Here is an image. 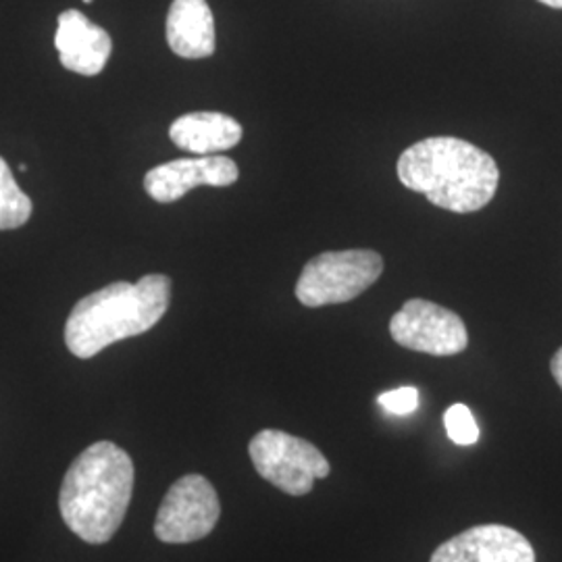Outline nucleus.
Instances as JSON below:
<instances>
[{"label": "nucleus", "mask_w": 562, "mask_h": 562, "mask_svg": "<svg viewBox=\"0 0 562 562\" xmlns=\"http://www.w3.org/2000/svg\"><path fill=\"white\" fill-rule=\"evenodd\" d=\"M398 180L452 213H475L496 196L501 169L471 142L436 136L408 146L398 159Z\"/></svg>", "instance_id": "nucleus-1"}, {"label": "nucleus", "mask_w": 562, "mask_h": 562, "mask_svg": "<svg viewBox=\"0 0 562 562\" xmlns=\"http://www.w3.org/2000/svg\"><path fill=\"white\" fill-rule=\"evenodd\" d=\"M134 492V462L111 442L88 446L60 485L65 525L88 543H106L125 519Z\"/></svg>", "instance_id": "nucleus-2"}, {"label": "nucleus", "mask_w": 562, "mask_h": 562, "mask_svg": "<svg viewBox=\"0 0 562 562\" xmlns=\"http://www.w3.org/2000/svg\"><path fill=\"white\" fill-rule=\"evenodd\" d=\"M171 302V280L161 273L115 281L81 299L65 323V344L78 359H92L115 341L134 338L161 322Z\"/></svg>", "instance_id": "nucleus-3"}, {"label": "nucleus", "mask_w": 562, "mask_h": 562, "mask_svg": "<svg viewBox=\"0 0 562 562\" xmlns=\"http://www.w3.org/2000/svg\"><path fill=\"white\" fill-rule=\"evenodd\" d=\"M383 273L375 250H331L313 257L302 269L296 299L308 308L344 304L359 299Z\"/></svg>", "instance_id": "nucleus-4"}, {"label": "nucleus", "mask_w": 562, "mask_h": 562, "mask_svg": "<svg viewBox=\"0 0 562 562\" xmlns=\"http://www.w3.org/2000/svg\"><path fill=\"white\" fill-rule=\"evenodd\" d=\"M248 454L262 480L288 496H306L317 480L329 475V461L317 446L280 429L259 431Z\"/></svg>", "instance_id": "nucleus-5"}, {"label": "nucleus", "mask_w": 562, "mask_h": 562, "mask_svg": "<svg viewBox=\"0 0 562 562\" xmlns=\"http://www.w3.org/2000/svg\"><path fill=\"white\" fill-rule=\"evenodd\" d=\"M222 517L220 496L202 475H183L162 498L155 536L165 543L199 542L206 538Z\"/></svg>", "instance_id": "nucleus-6"}, {"label": "nucleus", "mask_w": 562, "mask_h": 562, "mask_svg": "<svg viewBox=\"0 0 562 562\" xmlns=\"http://www.w3.org/2000/svg\"><path fill=\"white\" fill-rule=\"evenodd\" d=\"M390 336L402 348L431 357H454L469 346V331L461 317L423 299L402 304L390 322Z\"/></svg>", "instance_id": "nucleus-7"}, {"label": "nucleus", "mask_w": 562, "mask_h": 562, "mask_svg": "<svg viewBox=\"0 0 562 562\" xmlns=\"http://www.w3.org/2000/svg\"><path fill=\"white\" fill-rule=\"evenodd\" d=\"M240 178L238 165L229 157L209 155L199 159H176L150 169L144 178V188L153 201L169 204L180 201L192 188L213 186L225 188Z\"/></svg>", "instance_id": "nucleus-8"}, {"label": "nucleus", "mask_w": 562, "mask_h": 562, "mask_svg": "<svg viewBox=\"0 0 562 562\" xmlns=\"http://www.w3.org/2000/svg\"><path fill=\"white\" fill-rule=\"evenodd\" d=\"M429 562H536V550L513 527L477 525L438 546Z\"/></svg>", "instance_id": "nucleus-9"}, {"label": "nucleus", "mask_w": 562, "mask_h": 562, "mask_svg": "<svg viewBox=\"0 0 562 562\" xmlns=\"http://www.w3.org/2000/svg\"><path fill=\"white\" fill-rule=\"evenodd\" d=\"M60 65L80 76H99L113 50L106 30L94 25L83 13L69 9L59 15L55 36Z\"/></svg>", "instance_id": "nucleus-10"}, {"label": "nucleus", "mask_w": 562, "mask_h": 562, "mask_svg": "<svg viewBox=\"0 0 562 562\" xmlns=\"http://www.w3.org/2000/svg\"><path fill=\"white\" fill-rule=\"evenodd\" d=\"M167 42L181 59L215 53V20L206 0H173L167 15Z\"/></svg>", "instance_id": "nucleus-11"}, {"label": "nucleus", "mask_w": 562, "mask_h": 562, "mask_svg": "<svg viewBox=\"0 0 562 562\" xmlns=\"http://www.w3.org/2000/svg\"><path fill=\"white\" fill-rule=\"evenodd\" d=\"M169 138L180 150L209 157L238 146L241 125L225 113L196 111L173 121L169 127Z\"/></svg>", "instance_id": "nucleus-12"}, {"label": "nucleus", "mask_w": 562, "mask_h": 562, "mask_svg": "<svg viewBox=\"0 0 562 562\" xmlns=\"http://www.w3.org/2000/svg\"><path fill=\"white\" fill-rule=\"evenodd\" d=\"M32 201L15 181L11 167L0 157V229H18L32 217Z\"/></svg>", "instance_id": "nucleus-13"}, {"label": "nucleus", "mask_w": 562, "mask_h": 562, "mask_svg": "<svg viewBox=\"0 0 562 562\" xmlns=\"http://www.w3.org/2000/svg\"><path fill=\"white\" fill-rule=\"evenodd\" d=\"M443 425L448 438L459 446H473L480 440V427L464 404H452L446 415H443Z\"/></svg>", "instance_id": "nucleus-14"}, {"label": "nucleus", "mask_w": 562, "mask_h": 562, "mask_svg": "<svg viewBox=\"0 0 562 562\" xmlns=\"http://www.w3.org/2000/svg\"><path fill=\"white\" fill-rule=\"evenodd\" d=\"M378 402L387 413L404 417V415H411V413H415L419 408V390L413 387V385H404V387H398V390L385 392V394L378 398Z\"/></svg>", "instance_id": "nucleus-15"}, {"label": "nucleus", "mask_w": 562, "mask_h": 562, "mask_svg": "<svg viewBox=\"0 0 562 562\" xmlns=\"http://www.w3.org/2000/svg\"><path fill=\"white\" fill-rule=\"evenodd\" d=\"M550 371H552L554 382L559 383V387L562 390V346L557 350V355L552 357V361H550Z\"/></svg>", "instance_id": "nucleus-16"}, {"label": "nucleus", "mask_w": 562, "mask_h": 562, "mask_svg": "<svg viewBox=\"0 0 562 562\" xmlns=\"http://www.w3.org/2000/svg\"><path fill=\"white\" fill-rule=\"evenodd\" d=\"M546 7H552V9H562V0H540Z\"/></svg>", "instance_id": "nucleus-17"}, {"label": "nucleus", "mask_w": 562, "mask_h": 562, "mask_svg": "<svg viewBox=\"0 0 562 562\" xmlns=\"http://www.w3.org/2000/svg\"><path fill=\"white\" fill-rule=\"evenodd\" d=\"M83 2H92V0H83Z\"/></svg>", "instance_id": "nucleus-18"}]
</instances>
